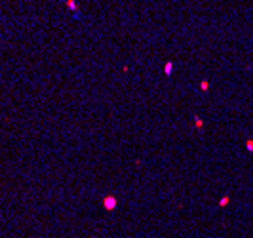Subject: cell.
Wrapping results in <instances>:
<instances>
[{
  "label": "cell",
  "mask_w": 253,
  "mask_h": 238,
  "mask_svg": "<svg viewBox=\"0 0 253 238\" xmlns=\"http://www.w3.org/2000/svg\"><path fill=\"white\" fill-rule=\"evenodd\" d=\"M116 206H118V200H116V196H112V194H107L105 198H103V208H105L107 211H114V210H116Z\"/></svg>",
  "instance_id": "6da1fadb"
},
{
  "label": "cell",
  "mask_w": 253,
  "mask_h": 238,
  "mask_svg": "<svg viewBox=\"0 0 253 238\" xmlns=\"http://www.w3.org/2000/svg\"><path fill=\"white\" fill-rule=\"evenodd\" d=\"M67 8L78 15V2H76V0H67Z\"/></svg>",
  "instance_id": "7a4b0ae2"
},
{
  "label": "cell",
  "mask_w": 253,
  "mask_h": 238,
  "mask_svg": "<svg viewBox=\"0 0 253 238\" xmlns=\"http://www.w3.org/2000/svg\"><path fill=\"white\" fill-rule=\"evenodd\" d=\"M229 204H230V196L229 194H223V196H221V200H219V208H226Z\"/></svg>",
  "instance_id": "3957f363"
},
{
  "label": "cell",
  "mask_w": 253,
  "mask_h": 238,
  "mask_svg": "<svg viewBox=\"0 0 253 238\" xmlns=\"http://www.w3.org/2000/svg\"><path fill=\"white\" fill-rule=\"evenodd\" d=\"M171 72H173V61H168V63L164 65V74L171 76Z\"/></svg>",
  "instance_id": "277c9868"
},
{
  "label": "cell",
  "mask_w": 253,
  "mask_h": 238,
  "mask_svg": "<svg viewBox=\"0 0 253 238\" xmlns=\"http://www.w3.org/2000/svg\"><path fill=\"white\" fill-rule=\"evenodd\" d=\"M208 90H209V80H202V82H200V91L206 94Z\"/></svg>",
  "instance_id": "5b68a950"
},
{
  "label": "cell",
  "mask_w": 253,
  "mask_h": 238,
  "mask_svg": "<svg viewBox=\"0 0 253 238\" xmlns=\"http://www.w3.org/2000/svg\"><path fill=\"white\" fill-rule=\"evenodd\" d=\"M194 126L198 128V130H202V128H204V120L200 116H194Z\"/></svg>",
  "instance_id": "8992f818"
},
{
  "label": "cell",
  "mask_w": 253,
  "mask_h": 238,
  "mask_svg": "<svg viewBox=\"0 0 253 238\" xmlns=\"http://www.w3.org/2000/svg\"><path fill=\"white\" fill-rule=\"evenodd\" d=\"M246 151L253 152V139H247V141H246Z\"/></svg>",
  "instance_id": "52a82bcc"
},
{
  "label": "cell",
  "mask_w": 253,
  "mask_h": 238,
  "mask_svg": "<svg viewBox=\"0 0 253 238\" xmlns=\"http://www.w3.org/2000/svg\"><path fill=\"white\" fill-rule=\"evenodd\" d=\"M90 238H95V236H90Z\"/></svg>",
  "instance_id": "ba28073f"
}]
</instances>
